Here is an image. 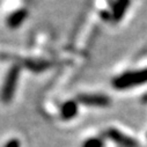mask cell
<instances>
[{"label": "cell", "instance_id": "7a4b0ae2", "mask_svg": "<svg viewBox=\"0 0 147 147\" xmlns=\"http://www.w3.org/2000/svg\"><path fill=\"white\" fill-rule=\"evenodd\" d=\"M82 147H101V144H100L98 140L93 139V140H88V141H86V142L84 144Z\"/></svg>", "mask_w": 147, "mask_h": 147}, {"label": "cell", "instance_id": "6da1fadb", "mask_svg": "<svg viewBox=\"0 0 147 147\" xmlns=\"http://www.w3.org/2000/svg\"><path fill=\"white\" fill-rule=\"evenodd\" d=\"M73 115H74V108H73L72 104H68V105L64 109V117H65V118H71Z\"/></svg>", "mask_w": 147, "mask_h": 147}, {"label": "cell", "instance_id": "3957f363", "mask_svg": "<svg viewBox=\"0 0 147 147\" xmlns=\"http://www.w3.org/2000/svg\"><path fill=\"white\" fill-rule=\"evenodd\" d=\"M5 147H20V141L16 139H12L5 145Z\"/></svg>", "mask_w": 147, "mask_h": 147}]
</instances>
